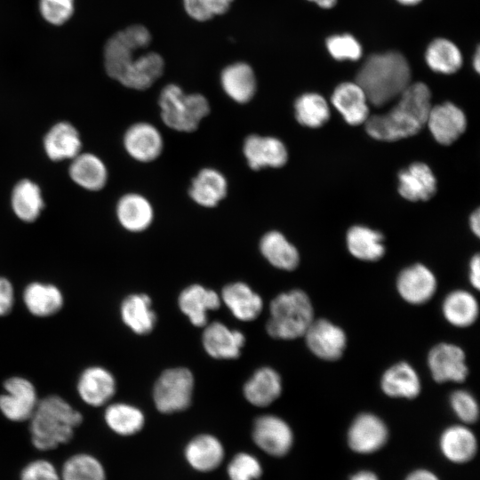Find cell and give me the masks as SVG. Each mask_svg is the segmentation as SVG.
<instances>
[{
    "label": "cell",
    "mask_w": 480,
    "mask_h": 480,
    "mask_svg": "<svg viewBox=\"0 0 480 480\" xmlns=\"http://www.w3.org/2000/svg\"><path fill=\"white\" fill-rule=\"evenodd\" d=\"M295 116L304 126L316 128L322 126L330 117V109L325 99L316 92L300 95L294 104Z\"/></svg>",
    "instance_id": "60d3db41"
},
{
    "label": "cell",
    "mask_w": 480,
    "mask_h": 480,
    "mask_svg": "<svg viewBox=\"0 0 480 480\" xmlns=\"http://www.w3.org/2000/svg\"><path fill=\"white\" fill-rule=\"evenodd\" d=\"M269 312L266 330L269 336L278 340L302 337L315 319L312 302L301 290L278 294L270 302Z\"/></svg>",
    "instance_id": "277c9868"
},
{
    "label": "cell",
    "mask_w": 480,
    "mask_h": 480,
    "mask_svg": "<svg viewBox=\"0 0 480 480\" xmlns=\"http://www.w3.org/2000/svg\"><path fill=\"white\" fill-rule=\"evenodd\" d=\"M427 362L432 378L436 382H462L468 377L465 353L455 344H436L429 350Z\"/></svg>",
    "instance_id": "30bf717a"
},
{
    "label": "cell",
    "mask_w": 480,
    "mask_h": 480,
    "mask_svg": "<svg viewBox=\"0 0 480 480\" xmlns=\"http://www.w3.org/2000/svg\"><path fill=\"white\" fill-rule=\"evenodd\" d=\"M308 1L313 2L316 4H317L319 7L324 8V9H331L337 3V0H308Z\"/></svg>",
    "instance_id": "9f6ffc18"
},
{
    "label": "cell",
    "mask_w": 480,
    "mask_h": 480,
    "mask_svg": "<svg viewBox=\"0 0 480 480\" xmlns=\"http://www.w3.org/2000/svg\"><path fill=\"white\" fill-rule=\"evenodd\" d=\"M330 55L336 60H357L363 54V48L352 35L344 33L330 36L325 41Z\"/></svg>",
    "instance_id": "7bdbcfd3"
},
{
    "label": "cell",
    "mask_w": 480,
    "mask_h": 480,
    "mask_svg": "<svg viewBox=\"0 0 480 480\" xmlns=\"http://www.w3.org/2000/svg\"><path fill=\"white\" fill-rule=\"evenodd\" d=\"M68 174L74 183L88 191L102 189L108 177L107 166L98 156L82 152L70 160Z\"/></svg>",
    "instance_id": "d4e9b609"
},
{
    "label": "cell",
    "mask_w": 480,
    "mask_h": 480,
    "mask_svg": "<svg viewBox=\"0 0 480 480\" xmlns=\"http://www.w3.org/2000/svg\"><path fill=\"white\" fill-rule=\"evenodd\" d=\"M61 480H106L105 469L93 456L79 453L68 458L61 469Z\"/></svg>",
    "instance_id": "b9f144b4"
},
{
    "label": "cell",
    "mask_w": 480,
    "mask_h": 480,
    "mask_svg": "<svg viewBox=\"0 0 480 480\" xmlns=\"http://www.w3.org/2000/svg\"><path fill=\"white\" fill-rule=\"evenodd\" d=\"M104 420L113 432L121 436L138 433L145 421L144 415L139 408L124 403L109 404L105 410Z\"/></svg>",
    "instance_id": "ab89813d"
},
{
    "label": "cell",
    "mask_w": 480,
    "mask_h": 480,
    "mask_svg": "<svg viewBox=\"0 0 480 480\" xmlns=\"http://www.w3.org/2000/svg\"><path fill=\"white\" fill-rule=\"evenodd\" d=\"M164 61L156 52H147L134 58L123 70L116 81L134 90L150 87L163 74Z\"/></svg>",
    "instance_id": "ffe728a7"
},
{
    "label": "cell",
    "mask_w": 480,
    "mask_h": 480,
    "mask_svg": "<svg viewBox=\"0 0 480 480\" xmlns=\"http://www.w3.org/2000/svg\"><path fill=\"white\" fill-rule=\"evenodd\" d=\"M185 456L193 468L205 472L213 470L221 463L224 450L213 436L200 435L188 443Z\"/></svg>",
    "instance_id": "d590c367"
},
{
    "label": "cell",
    "mask_w": 480,
    "mask_h": 480,
    "mask_svg": "<svg viewBox=\"0 0 480 480\" xmlns=\"http://www.w3.org/2000/svg\"><path fill=\"white\" fill-rule=\"evenodd\" d=\"M186 12L192 19L205 21L215 15L212 0H183Z\"/></svg>",
    "instance_id": "c3c4849f"
},
{
    "label": "cell",
    "mask_w": 480,
    "mask_h": 480,
    "mask_svg": "<svg viewBox=\"0 0 480 480\" xmlns=\"http://www.w3.org/2000/svg\"><path fill=\"white\" fill-rule=\"evenodd\" d=\"M124 324L137 334L149 333L156 324V316L151 308L150 298L144 293H134L125 297L120 306Z\"/></svg>",
    "instance_id": "d6a6232c"
},
{
    "label": "cell",
    "mask_w": 480,
    "mask_h": 480,
    "mask_svg": "<svg viewBox=\"0 0 480 480\" xmlns=\"http://www.w3.org/2000/svg\"><path fill=\"white\" fill-rule=\"evenodd\" d=\"M303 337L308 349L316 356L325 361L338 360L347 347L345 332L324 318L314 319Z\"/></svg>",
    "instance_id": "9c48e42d"
},
{
    "label": "cell",
    "mask_w": 480,
    "mask_h": 480,
    "mask_svg": "<svg viewBox=\"0 0 480 480\" xmlns=\"http://www.w3.org/2000/svg\"><path fill=\"white\" fill-rule=\"evenodd\" d=\"M244 341L245 338L241 332L230 330L220 322L210 324L203 333L205 351L216 359L237 358Z\"/></svg>",
    "instance_id": "44dd1931"
},
{
    "label": "cell",
    "mask_w": 480,
    "mask_h": 480,
    "mask_svg": "<svg viewBox=\"0 0 480 480\" xmlns=\"http://www.w3.org/2000/svg\"><path fill=\"white\" fill-rule=\"evenodd\" d=\"M398 192L409 201H426L436 191V180L431 169L423 163H414L398 174Z\"/></svg>",
    "instance_id": "cb8c5ba5"
},
{
    "label": "cell",
    "mask_w": 480,
    "mask_h": 480,
    "mask_svg": "<svg viewBox=\"0 0 480 480\" xmlns=\"http://www.w3.org/2000/svg\"><path fill=\"white\" fill-rule=\"evenodd\" d=\"M473 66H474V68L476 72H479L480 70V53H479V49L477 48L475 54H474V59H473Z\"/></svg>",
    "instance_id": "6f0895ef"
},
{
    "label": "cell",
    "mask_w": 480,
    "mask_h": 480,
    "mask_svg": "<svg viewBox=\"0 0 480 480\" xmlns=\"http://www.w3.org/2000/svg\"><path fill=\"white\" fill-rule=\"evenodd\" d=\"M39 12L49 23L56 26L68 21L74 13V0H39Z\"/></svg>",
    "instance_id": "bcb514c9"
},
{
    "label": "cell",
    "mask_w": 480,
    "mask_h": 480,
    "mask_svg": "<svg viewBox=\"0 0 480 480\" xmlns=\"http://www.w3.org/2000/svg\"><path fill=\"white\" fill-rule=\"evenodd\" d=\"M450 405L455 415L464 423H474L479 415L478 404L467 390H455L450 396Z\"/></svg>",
    "instance_id": "f6af8a7d"
},
{
    "label": "cell",
    "mask_w": 480,
    "mask_h": 480,
    "mask_svg": "<svg viewBox=\"0 0 480 480\" xmlns=\"http://www.w3.org/2000/svg\"><path fill=\"white\" fill-rule=\"evenodd\" d=\"M193 389L194 377L188 369H167L155 383V404L157 410L164 413L185 410L190 404Z\"/></svg>",
    "instance_id": "52a82bcc"
},
{
    "label": "cell",
    "mask_w": 480,
    "mask_h": 480,
    "mask_svg": "<svg viewBox=\"0 0 480 480\" xmlns=\"http://www.w3.org/2000/svg\"><path fill=\"white\" fill-rule=\"evenodd\" d=\"M228 182L216 169L204 168L193 179L188 190L190 197L199 205L214 207L225 198Z\"/></svg>",
    "instance_id": "1f68e13d"
},
{
    "label": "cell",
    "mask_w": 480,
    "mask_h": 480,
    "mask_svg": "<svg viewBox=\"0 0 480 480\" xmlns=\"http://www.w3.org/2000/svg\"><path fill=\"white\" fill-rule=\"evenodd\" d=\"M425 61L434 72L451 75L461 68L463 58L460 48L452 41L438 37L428 44Z\"/></svg>",
    "instance_id": "74e56055"
},
{
    "label": "cell",
    "mask_w": 480,
    "mask_h": 480,
    "mask_svg": "<svg viewBox=\"0 0 480 480\" xmlns=\"http://www.w3.org/2000/svg\"><path fill=\"white\" fill-rule=\"evenodd\" d=\"M469 224L472 231L478 236L480 234V212L478 209L471 214Z\"/></svg>",
    "instance_id": "db71d44e"
},
{
    "label": "cell",
    "mask_w": 480,
    "mask_h": 480,
    "mask_svg": "<svg viewBox=\"0 0 480 480\" xmlns=\"http://www.w3.org/2000/svg\"><path fill=\"white\" fill-rule=\"evenodd\" d=\"M380 388L388 396L413 399L420 393L421 382L418 372L410 364L398 362L383 372Z\"/></svg>",
    "instance_id": "7402d4cb"
},
{
    "label": "cell",
    "mask_w": 480,
    "mask_h": 480,
    "mask_svg": "<svg viewBox=\"0 0 480 480\" xmlns=\"http://www.w3.org/2000/svg\"><path fill=\"white\" fill-rule=\"evenodd\" d=\"M443 455L453 463H465L474 458L477 451L475 434L466 426L453 425L445 428L439 438Z\"/></svg>",
    "instance_id": "83f0119b"
},
{
    "label": "cell",
    "mask_w": 480,
    "mask_h": 480,
    "mask_svg": "<svg viewBox=\"0 0 480 480\" xmlns=\"http://www.w3.org/2000/svg\"><path fill=\"white\" fill-rule=\"evenodd\" d=\"M349 480H379V478L374 473L363 470L353 475Z\"/></svg>",
    "instance_id": "11a10c76"
},
{
    "label": "cell",
    "mask_w": 480,
    "mask_h": 480,
    "mask_svg": "<svg viewBox=\"0 0 480 480\" xmlns=\"http://www.w3.org/2000/svg\"><path fill=\"white\" fill-rule=\"evenodd\" d=\"M231 313L241 321L254 320L263 308L262 299L244 283H232L221 292V298Z\"/></svg>",
    "instance_id": "f546056e"
},
{
    "label": "cell",
    "mask_w": 480,
    "mask_h": 480,
    "mask_svg": "<svg viewBox=\"0 0 480 480\" xmlns=\"http://www.w3.org/2000/svg\"><path fill=\"white\" fill-rule=\"evenodd\" d=\"M11 206L19 220L34 222L44 207L40 187L31 180H20L12 190Z\"/></svg>",
    "instance_id": "836d02e7"
},
{
    "label": "cell",
    "mask_w": 480,
    "mask_h": 480,
    "mask_svg": "<svg viewBox=\"0 0 480 480\" xmlns=\"http://www.w3.org/2000/svg\"><path fill=\"white\" fill-rule=\"evenodd\" d=\"M396 287L404 300L412 305H421L433 297L437 282L428 268L422 264H414L399 273Z\"/></svg>",
    "instance_id": "4fadbf2b"
},
{
    "label": "cell",
    "mask_w": 480,
    "mask_h": 480,
    "mask_svg": "<svg viewBox=\"0 0 480 480\" xmlns=\"http://www.w3.org/2000/svg\"><path fill=\"white\" fill-rule=\"evenodd\" d=\"M4 393L0 395V412L9 420H29L39 398L34 384L20 376H12L4 382Z\"/></svg>",
    "instance_id": "ba28073f"
},
{
    "label": "cell",
    "mask_w": 480,
    "mask_h": 480,
    "mask_svg": "<svg viewBox=\"0 0 480 480\" xmlns=\"http://www.w3.org/2000/svg\"><path fill=\"white\" fill-rule=\"evenodd\" d=\"M411 68L399 52L374 53L359 68L356 82L364 90L368 102L376 107L396 100L411 84Z\"/></svg>",
    "instance_id": "7a4b0ae2"
},
{
    "label": "cell",
    "mask_w": 480,
    "mask_h": 480,
    "mask_svg": "<svg viewBox=\"0 0 480 480\" xmlns=\"http://www.w3.org/2000/svg\"><path fill=\"white\" fill-rule=\"evenodd\" d=\"M116 213L120 225L130 232L147 229L154 219V210L149 201L137 193L124 195L117 202Z\"/></svg>",
    "instance_id": "4316f807"
},
{
    "label": "cell",
    "mask_w": 480,
    "mask_h": 480,
    "mask_svg": "<svg viewBox=\"0 0 480 480\" xmlns=\"http://www.w3.org/2000/svg\"><path fill=\"white\" fill-rule=\"evenodd\" d=\"M431 107L428 85L422 82L410 84L388 112L368 117L366 132L376 140L388 141L415 135L426 124Z\"/></svg>",
    "instance_id": "6da1fadb"
},
{
    "label": "cell",
    "mask_w": 480,
    "mask_h": 480,
    "mask_svg": "<svg viewBox=\"0 0 480 480\" xmlns=\"http://www.w3.org/2000/svg\"><path fill=\"white\" fill-rule=\"evenodd\" d=\"M243 151L248 165L255 171L264 167H281L288 158L284 144L270 136L249 135L244 140Z\"/></svg>",
    "instance_id": "e0dca14e"
},
{
    "label": "cell",
    "mask_w": 480,
    "mask_h": 480,
    "mask_svg": "<svg viewBox=\"0 0 480 480\" xmlns=\"http://www.w3.org/2000/svg\"><path fill=\"white\" fill-rule=\"evenodd\" d=\"M233 0H212L215 15L224 14L230 7Z\"/></svg>",
    "instance_id": "f5cc1de1"
},
{
    "label": "cell",
    "mask_w": 480,
    "mask_h": 480,
    "mask_svg": "<svg viewBox=\"0 0 480 480\" xmlns=\"http://www.w3.org/2000/svg\"><path fill=\"white\" fill-rule=\"evenodd\" d=\"M262 255L274 267L283 270H293L300 262L296 247L278 231L266 233L260 243Z\"/></svg>",
    "instance_id": "8d00e7d4"
},
{
    "label": "cell",
    "mask_w": 480,
    "mask_h": 480,
    "mask_svg": "<svg viewBox=\"0 0 480 480\" xmlns=\"http://www.w3.org/2000/svg\"><path fill=\"white\" fill-rule=\"evenodd\" d=\"M151 41L148 29L139 24L132 25L113 35L104 47V67L107 74L117 80L125 67L136 57L135 53Z\"/></svg>",
    "instance_id": "8992f818"
},
{
    "label": "cell",
    "mask_w": 480,
    "mask_h": 480,
    "mask_svg": "<svg viewBox=\"0 0 480 480\" xmlns=\"http://www.w3.org/2000/svg\"><path fill=\"white\" fill-rule=\"evenodd\" d=\"M468 278L471 285L479 290L480 288V257L476 254L469 262Z\"/></svg>",
    "instance_id": "f907efd6"
},
{
    "label": "cell",
    "mask_w": 480,
    "mask_h": 480,
    "mask_svg": "<svg viewBox=\"0 0 480 480\" xmlns=\"http://www.w3.org/2000/svg\"><path fill=\"white\" fill-rule=\"evenodd\" d=\"M220 84L230 99L242 104L252 99L257 86L253 69L244 62L227 66L220 74Z\"/></svg>",
    "instance_id": "f1b7e54d"
},
{
    "label": "cell",
    "mask_w": 480,
    "mask_h": 480,
    "mask_svg": "<svg viewBox=\"0 0 480 480\" xmlns=\"http://www.w3.org/2000/svg\"><path fill=\"white\" fill-rule=\"evenodd\" d=\"M178 304L193 325L204 327L207 323V312L220 308V298L212 290L192 284L180 292Z\"/></svg>",
    "instance_id": "603a6c76"
},
{
    "label": "cell",
    "mask_w": 480,
    "mask_h": 480,
    "mask_svg": "<svg viewBox=\"0 0 480 480\" xmlns=\"http://www.w3.org/2000/svg\"><path fill=\"white\" fill-rule=\"evenodd\" d=\"M76 390L86 404L100 407L106 404L115 395L116 382L114 375L102 366L85 368L78 377Z\"/></svg>",
    "instance_id": "5bb4252c"
},
{
    "label": "cell",
    "mask_w": 480,
    "mask_h": 480,
    "mask_svg": "<svg viewBox=\"0 0 480 480\" xmlns=\"http://www.w3.org/2000/svg\"><path fill=\"white\" fill-rule=\"evenodd\" d=\"M20 480H61L56 468L48 460H36L21 471Z\"/></svg>",
    "instance_id": "7dc6e473"
},
{
    "label": "cell",
    "mask_w": 480,
    "mask_h": 480,
    "mask_svg": "<svg viewBox=\"0 0 480 480\" xmlns=\"http://www.w3.org/2000/svg\"><path fill=\"white\" fill-rule=\"evenodd\" d=\"M426 124L437 142L450 145L466 130L467 119L460 108L445 102L431 107Z\"/></svg>",
    "instance_id": "2e32d148"
},
{
    "label": "cell",
    "mask_w": 480,
    "mask_h": 480,
    "mask_svg": "<svg viewBox=\"0 0 480 480\" xmlns=\"http://www.w3.org/2000/svg\"><path fill=\"white\" fill-rule=\"evenodd\" d=\"M243 391L244 397L252 404L268 406L281 395L282 380L274 369L262 367L245 382Z\"/></svg>",
    "instance_id": "4dcf8cb0"
},
{
    "label": "cell",
    "mask_w": 480,
    "mask_h": 480,
    "mask_svg": "<svg viewBox=\"0 0 480 480\" xmlns=\"http://www.w3.org/2000/svg\"><path fill=\"white\" fill-rule=\"evenodd\" d=\"M331 100L345 121L351 125L361 124L369 117L367 97L356 81L338 84Z\"/></svg>",
    "instance_id": "ac0fdd59"
},
{
    "label": "cell",
    "mask_w": 480,
    "mask_h": 480,
    "mask_svg": "<svg viewBox=\"0 0 480 480\" xmlns=\"http://www.w3.org/2000/svg\"><path fill=\"white\" fill-rule=\"evenodd\" d=\"M43 147L52 161L71 160L81 152L82 140L73 124L62 121L49 129L44 137Z\"/></svg>",
    "instance_id": "d6986e66"
},
{
    "label": "cell",
    "mask_w": 480,
    "mask_h": 480,
    "mask_svg": "<svg viewBox=\"0 0 480 480\" xmlns=\"http://www.w3.org/2000/svg\"><path fill=\"white\" fill-rule=\"evenodd\" d=\"M252 437L261 450L277 457L285 455L293 443L290 426L275 415L259 417L253 425Z\"/></svg>",
    "instance_id": "7c38bea8"
},
{
    "label": "cell",
    "mask_w": 480,
    "mask_h": 480,
    "mask_svg": "<svg viewBox=\"0 0 480 480\" xmlns=\"http://www.w3.org/2000/svg\"><path fill=\"white\" fill-rule=\"evenodd\" d=\"M83 415L63 397L50 395L39 399L29 419L33 445L40 451H49L68 444L75 429L82 423Z\"/></svg>",
    "instance_id": "3957f363"
},
{
    "label": "cell",
    "mask_w": 480,
    "mask_h": 480,
    "mask_svg": "<svg viewBox=\"0 0 480 480\" xmlns=\"http://www.w3.org/2000/svg\"><path fill=\"white\" fill-rule=\"evenodd\" d=\"M405 480H439V478L428 469H417L410 473Z\"/></svg>",
    "instance_id": "816d5d0a"
},
{
    "label": "cell",
    "mask_w": 480,
    "mask_h": 480,
    "mask_svg": "<svg viewBox=\"0 0 480 480\" xmlns=\"http://www.w3.org/2000/svg\"><path fill=\"white\" fill-rule=\"evenodd\" d=\"M442 313L450 324L460 328L468 327L478 317V302L468 291H452L443 300Z\"/></svg>",
    "instance_id": "e575fe53"
},
{
    "label": "cell",
    "mask_w": 480,
    "mask_h": 480,
    "mask_svg": "<svg viewBox=\"0 0 480 480\" xmlns=\"http://www.w3.org/2000/svg\"><path fill=\"white\" fill-rule=\"evenodd\" d=\"M388 430L383 420L375 414H359L351 423L348 431L349 448L361 454L372 453L380 450L387 442Z\"/></svg>",
    "instance_id": "8fae6325"
},
{
    "label": "cell",
    "mask_w": 480,
    "mask_h": 480,
    "mask_svg": "<svg viewBox=\"0 0 480 480\" xmlns=\"http://www.w3.org/2000/svg\"><path fill=\"white\" fill-rule=\"evenodd\" d=\"M261 471L259 460L248 453L236 454L228 467L230 480H255Z\"/></svg>",
    "instance_id": "ee69618b"
},
{
    "label": "cell",
    "mask_w": 480,
    "mask_h": 480,
    "mask_svg": "<svg viewBox=\"0 0 480 480\" xmlns=\"http://www.w3.org/2000/svg\"><path fill=\"white\" fill-rule=\"evenodd\" d=\"M28 311L37 317H48L57 314L63 307L64 297L59 287L52 284L32 282L22 293Z\"/></svg>",
    "instance_id": "484cf974"
},
{
    "label": "cell",
    "mask_w": 480,
    "mask_h": 480,
    "mask_svg": "<svg viewBox=\"0 0 480 480\" xmlns=\"http://www.w3.org/2000/svg\"><path fill=\"white\" fill-rule=\"evenodd\" d=\"M123 142L128 155L142 163L156 159L164 148L161 132L156 126L145 122L131 125L124 135Z\"/></svg>",
    "instance_id": "9a60e30c"
},
{
    "label": "cell",
    "mask_w": 480,
    "mask_h": 480,
    "mask_svg": "<svg viewBox=\"0 0 480 480\" xmlns=\"http://www.w3.org/2000/svg\"><path fill=\"white\" fill-rule=\"evenodd\" d=\"M14 305V289L12 283L0 276V316L11 313Z\"/></svg>",
    "instance_id": "681fc988"
},
{
    "label": "cell",
    "mask_w": 480,
    "mask_h": 480,
    "mask_svg": "<svg viewBox=\"0 0 480 480\" xmlns=\"http://www.w3.org/2000/svg\"><path fill=\"white\" fill-rule=\"evenodd\" d=\"M399 4H403V5H407V6H411V5H416L418 4L419 3H420L422 0H396Z\"/></svg>",
    "instance_id": "680465c9"
},
{
    "label": "cell",
    "mask_w": 480,
    "mask_h": 480,
    "mask_svg": "<svg viewBox=\"0 0 480 480\" xmlns=\"http://www.w3.org/2000/svg\"><path fill=\"white\" fill-rule=\"evenodd\" d=\"M349 252L361 260L374 261L385 253L382 235L370 228L354 226L347 234Z\"/></svg>",
    "instance_id": "f35d334b"
},
{
    "label": "cell",
    "mask_w": 480,
    "mask_h": 480,
    "mask_svg": "<svg viewBox=\"0 0 480 480\" xmlns=\"http://www.w3.org/2000/svg\"><path fill=\"white\" fill-rule=\"evenodd\" d=\"M159 106L164 124L183 132L196 131L203 118L210 113L209 102L204 95L186 94L174 84L163 88Z\"/></svg>",
    "instance_id": "5b68a950"
}]
</instances>
